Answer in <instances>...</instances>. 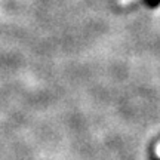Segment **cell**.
<instances>
[{"label": "cell", "mask_w": 160, "mask_h": 160, "mask_svg": "<svg viewBox=\"0 0 160 160\" xmlns=\"http://www.w3.org/2000/svg\"><path fill=\"white\" fill-rule=\"evenodd\" d=\"M147 2H148L151 6H156V5H159L160 3V0H147Z\"/></svg>", "instance_id": "cell-1"}]
</instances>
